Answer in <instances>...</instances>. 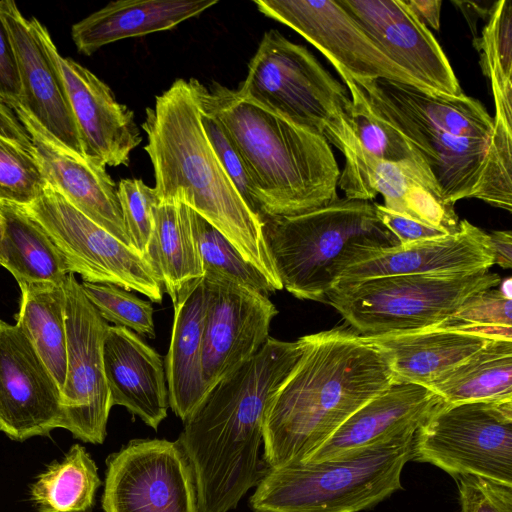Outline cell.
<instances>
[{"instance_id": "46", "label": "cell", "mask_w": 512, "mask_h": 512, "mask_svg": "<svg viewBox=\"0 0 512 512\" xmlns=\"http://www.w3.org/2000/svg\"><path fill=\"white\" fill-rule=\"evenodd\" d=\"M0 137L32 153L30 136L15 112L0 98Z\"/></svg>"}, {"instance_id": "37", "label": "cell", "mask_w": 512, "mask_h": 512, "mask_svg": "<svg viewBox=\"0 0 512 512\" xmlns=\"http://www.w3.org/2000/svg\"><path fill=\"white\" fill-rule=\"evenodd\" d=\"M81 287L102 318L148 338H155L154 309L131 291L114 284L83 281Z\"/></svg>"}, {"instance_id": "47", "label": "cell", "mask_w": 512, "mask_h": 512, "mask_svg": "<svg viewBox=\"0 0 512 512\" xmlns=\"http://www.w3.org/2000/svg\"><path fill=\"white\" fill-rule=\"evenodd\" d=\"M403 2L422 23L439 30L441 0H403Z\"/></svg>"}, {"instance_id": "14", "label": "cell", "mask_w": 512, "mask_h": 512, "mask_svg": "<svg viewBox=\"0 0 512 512\" xmlns=\"http://www.w3.org/2000/svg\"><path fill=\"white\" fill-rule=\"evenodd\" d=\"M31 22L62 81L84 157L105 168L128 166L131 152L142 142L134 112L90 70L63 57L40 21L32 17Z\"/></svg>"}, {"instance_id": "42", "label": "cell", "mask_w": 512, "mask_h": 512, "mask_svg": "<svg viewBox=\"0 0 512 512\" xmlns=\"http://www.w3.org/2000/svg\"><path fill=\"white\" fill-rule=\"evenodd\" d=\"M202 125L207 138L229 178L249 208L259 216V205L245 165L221 124L201 110ZM260 218V217H259Z\"/></svg>"}, {"instance_id": "32", "label": "cell", "mask_w": 512, "mask_h": 512, "mask_svg": "<svg viewBox=\"0 0 512 512\" xmlns=\"http://www.w3.org/2000/svg\"><path fill=\"white\" fill-rule=\"evenodd\" d=\"M17 325L56 380L66 376V312L63 284H23Z\"/></svg>"}, {"instance_id": "6", "label": "cell", "mask_w": 512, "mask_h": 512, "mask_svg": "<svg viewBox=\"0 0 512 512\" xmlns=\"http://www.w3.org/2000/svg\"><path fill=\"white\" fill-rule=\"evenodd\" d=\"M415 434L316 462L266 468L249 499L254 512H360L402 489Z\"/></svg>"}, {"instance_id": "19", "label": "cell", "mask_w": 512, "mask_h": 512, "mask_svg": "<svg viewBox=\"0 0 512 512\" xmlns=\"http://www.w3.org/2000/svg\"><path fill=\"white\" fill-rule=\"evenodd\" d=\"M372 112L409 142L434 178L444 201L474 198L489 140L459 138L390 102L366 80H356Z\"/></svg>"}, {"instance_id": "12", "label": "cell", "mask_w": 512, "mask_h": 512, "mask_svg": "<svg viewBox=\"0 0 512 512\" xmlns=\"http://www.w3.org/2000/svg\"><path fill=\"white\" fill-rule=\"evenodd\" d=\"M323 135L344 156L338 186L345 198L371 201L380 194L389 210L451 233L458 231L460 220L454 205L443 200L430 172L369 154L354 134L351 115L341 117Z\"/></svg>"}, {"instance_id": "29", "label": "cell", "mask_w": 512, "mask_h": 512, "mask_svg": "<svg viewBox=\"0 0 512 512\" xmlns=\"http://www.w3.org/2000/svg\"><path fill=\"white\" fill-rule=\"evenodd\" d=\"M152 214L153 230L145 257L174 304L181 288L203 278L204 271L188 206L181 202H158Z\"/></svg>"}, {"instance_id": "23", "label": "cell", "mask_w": 512, "mask_h": 512, "mask_svg": "<svg viewBox=\"0 0 512 512\" xmlns=\"http://www.w3.org/2000/svg\"><path fill=\"white\" fill-rule=\"evenodd\" d=\"M444 400L429 388L394 382L354 412L308 459L316 462L415 434Z\"/></svg>"}, {"instance_id": "20", "label": "cell", "mask_w": 512, "mask_h": 512, "mask_svg": "<svg viewBox=\"0 0 512 512\" xmlns=\"http://www.w3.org/2000/svg\"><path fill=\"white\" fill-rule=\"evenodd\" d=\"M6 103L28 132L32 154L47 183L90 220L132 247L123 220L117 186L106 168L57 141L26 111L20 101Z\"/></svg>"}, {"instance_id": "26", "label": "cell", "mask_w": 512, "mask_h": 512, "mask_svg": "<svg viewBox=\"0 0 512 512\" xmlns=\"http://www.w3.org/2000/svg\"><path fill=\"white\" fill-rule=\"evenodd\" d=\"M173 305L174 320L164 369L169 407L184 422L207 394L202 363L203 278L186 283Z\"/></svg>"}, {"instance_id": "7", "label": "cell", "mask_w": 512, "mask_h": 512, "mask_svg": "<svg viewBox=\"0 0 512 512\" xmlns=\"http://www.w3.org/2000/svg\"><path fill=\"white\" fill-rule=\"evenodd\" d=\"M500 282L489 270L377 276L337 283L325 300L358 334L377 336L441 327Z\"/></svg>"}, {"instance_id": "17", "label": "cell", "mask_w": 512, "mask_h": 512, "mask_svg": "<svg viewBox=\"0 0 512 512\" xmlns=\"http://www.w3.org/2000/svg\"><path fill=\"white\" fill-rule=\"evenodd\" d=\"M336 1L420 89L447 97L464 95L435 37L403 0Z\"/></svg>"}, {"instance_id": "8", "label": "cell", "mask_w": 512, "mask_h": 512, "mask_svg": "<svg viewBox=\"0 0 512 512\" xmlns=\"http://www.w3.org/2000/svg\"><path fill=\"white\" fill-rule=\"evenodd\" d=\"M237 91L322 135L330 124L352 110L346 86L306 47L291 42L275 29L264 33Z\"/></svg>"}, {"instance_id": "40", "label": "cell", "mask_w": 512, "mask_h": 512, "mask_svg": "<svg viewBox=\"0 0 512 512\" xmlns=\"http://www.w3.org/2000/svg\"><path fill=\"white\" fill-rule=\"evenodd\" d=\"M117 190L131 246L145 257L153 230L152 209L158 203L156 192L136 178L120 180Z\"/></svg>"}, {"instance_id": "18", "label": "cell", "mask_w": 512, "mask_h": 512, "mask_svg": "<svg viewBox=\"0 0 512 512\" xmlns=\"http://www.w3.org/2000/svg\"><path fill=\"white\" fill-rule=\"evenodd\" d=\"M62 394L17 324L0 319V431L24 441L61 428Z\"/></svg>"}, {"instance_id": "31", "label": "cell", "mask_w": 512, "mask_h": 512, "mask_svg": "<svg viewBox=\"0 0 512 512\" xmlns=\"http://www.w3.org/2000/svg\"><path fill=\"white\" fill-rule=\"evenodd\" d=\"M390 102L443 129L452 136L489 140L494 120L483 104L465 94L447 97L386 79L366 80Z\"/></svg>"}, {"instance_id": "33", "label": "cell", "mask_w": 512, "mask_h": 512, "mask_svg": "<svg viewBox=\"0 0 512 512\" xmlns=\"http://www.w3.org/2000/svg\"><path fill=\"white\" fill-rule=\"evenodd\" d=\"M101 484L90 454L74 444L62 460L51 463L37 477L30 497L36 512H86L93 507Z\"/></svg>"}, {"instance_id": "35", "label": "cell", "mask_w": 512, "mask_h": 512, "mask_svg": "<svg viewBox=\"0 0 512 512\" xmlns=\"http://www.w3.org/2000/svg\"><path fill=\"white\" fill-rule=\"evenodd\" d=\"M334 68L349 91L352 128L360 145L381 161L411 164L429 171L401 133L372 112L354 79L344 70Z\"/></svg>"}, {"instance_id": "24", "label": "cell", "mask_w": 512, "mask_h": 512, "mask_svg": "<svg viewBox=\"0 0 512 512\" xmlns=\"http://www.w3.org/2000/svg\"><path fill=\"white\" fill-rule=\"evenodd\" d=\"M103 365L112 406L125 407L157 430L169 408L161 356L135 332L109 325L103 342Z\"/></svg>"}, {"instance_id": "25", "label": "cell", "mask_w": 512, "mask_h": 512, "mask_svg": "<svg viewBox=\"0 0 512 512\" xmlns=\"http://www.w3.org/2000/svg\"><path fill=\"white\" fill-rule=\"evenodd\" d=\"M366 337L388 356L395 382L427 387L492 339H512V332L436 327Z\"/></svg>"}, {"instance_id": "43", "label": "cell", "mask_w": 512, "mask_h": 512, "mask_svg": "<svg viewBox=\"0 0 512 512\" xmlns=\"http://www.w3.org/2000/svg\"><path fill=\"white\" fill-rule=\"evenodd\" d=\"M455 479L460 512H512V485L473 475Z\"/></svg>"}, {"instance_id": "3", "label": "cell", "mask_w": 512, "mask_h": 512, "mask_svg": "<svg viewBox=\"0 0 512 512\" xmlns=\"http://www.w3.org/2000/svg\"><path fill=\"white\" fill-rule=\"evenodd\" d=\"M144 150L153 166L158 202H181L220 231L277 290L262 223L235 187L210 144L188 81L175 80L146 108Z\"/></svg>"}, {"instance_id": "44", "label": "cell", "mask_w": 512, "mask_h": 512, "mask_svg": "<svg viewBox=\"0 0 512 512\" xmlns=\"http://www.w3.org/2000/svg\"><path fill=\"white\" fill-rule=\"evenodd\" d=\"M375 212L380 222L395 236L399 245L453 234L389 210L378 203H375Z\"/></svg>"}, {"instance_id": "48", "label": "cell", "mask_w": 512, "mask_h": 512, "mask_svg": "<svg viewBox=\"0 0 512 512\" xmlns=\"http://www.w3.org/2000/svg\"><path fill=\"white\" fill-rule=\"evenodd\" d=\"M494 255V264L503 269L512 267V233L508 231H492L488 234Z\"/></svg>"}, {"instance_id": "5", "label": "cell", "mask_w": 512, "mask_h": 512, "mask_svg": "<svg viewBox=\"0 0 512 512\" xmlns=\"http://www.w3.org/2000/svg\"><path fill=\"white\" fill-rule=\"evenodd\" d=\"M260 220L282 287L301 300L324 301L348 266L374 249L399 245L372 201L337 198L302 214Z\"/></svg>"}, {"instance_id": "28", "label": "cell", "mask_w": 512, "mask_h": 512, "mask_svg": "<svg viewBox=\"0 0 512 512\" xmlns=\"http://www.w3.org/2000/svg\"><path fill=\"white\" fill-rule=\"evenodd\" d=\"M0 215V265L18 285L63 284L69 269L40 225L23 207L11 203L0 202Z\"/></svg>"}, {"instance_id": "39", "label": "cell", "mask_w": 512, "mask_h": 512, "mask_svg": "<svg viewBox=\"0 0 512 512\" xmlns=\"http://www.w3.org/2000/svg\"><path fill=\"white\" fill-rule=\"evenodd\" d=\"M483 175L474 195L494 207L512 210V128L494 118Z\"/></svg>"}, {"instance_id": "2", "label": "cell", "mask_w": 512, "mask_h": 512, "mask_svg": "<svg viewBox=\"0 0 512 512\" xmlns=\"http://www.w3.org/2000/svg\"><path fill=\"white\" fill-rule=\"evenodd\" d=\"M303 338V354L266 412L265 468L305 461L395 382L388 356L366 336L334 328Z\"/></svg>"}, {"instance_id": "49", "label": "cell", "mask_w": 512, "mask_h": 512, "mask_svg": "<svg viewBox=\"0 0 512 512\" xmlns=\"http://www.w3.org/2000/svg\"><path fill=\"white\" fill-rule=\"evenodd\" d=\"M2 232H3V224H2V218H1V215H0V242H1V239H2Z\"/></svg>"}, {"instance_id": "21", "label": "cell", "mask_w": 512, "mask_h": 512, "mask_svg": "<svg viewBox=\"0 0 512 512\" xmlns=\"http://www.w3.org/2000/svg\"><path fill=\"white\" fill-rule=\"evenodd\" d=\"M0 14L17 60L21 84L19 101L57 141L84 156L62 81L31 19L25 18L12 0H0Z\"/></svg>"}, {"instance_id": "1", "label": "cell", "mask_w": 512, "mask_h": 512, "mask_svg": "<svg viewBox=\"0 0 512 512\" xmlns=\"http://www.w3.org/2000/svg\"><path fill=\"white\" fill-rule=\"evenodd\" d=\"M304 338L268 337L219 380L183 422L178 438L191 466L200 512H229L265 473L259 458L269 404L299 362Z\"/></svg>"}, {"instance_id": "30", "label": "cell", "mask_w": 512, "mask_h": 512, "mask_svg": "<svg viewBox=\"0 0 512 512\" xmlns=\"http://www.w3.org/2000/svg\"><path fill=\"white\" fill-rule=\"evenodd\" d=\"M427 388L448 404L512 400V339H492Z\"/></svg>"}, {"instance_id": "34", "label": "cell", "mask_w": 512, "mask_h": 512, "mask_svg": "<svg viewBox=\"0 0 512 512\" xmlns=\"http://www.w3.org/2000/svg\"><path fill=\"white\" fill-rule=\"evenodd\" d=\"M488 17L475 46L483 74L491 83L495 118L512 127V1L494 2Z\"/></svg>"}, {"instance_id": "45", "label": "cell", "mask_w": 512, "mask_h": 512, "mask_svg": "<svg viewBox=\"0 0 512 512\" xmlns=\"http://www.w3.org/2000/svg\"><path fill=\"white\" fill-rule=\"evenodd\" d=\"M0 98L19 101L21 84L15 52L5 22L0 14Z\"/></svg>"}, {"instance_id": "36", "label": "cell", "mask_w": 512, "mask_h": 512, "mask_svg": "<svg viewBox=\"0 0 512 512\" xmlns=\"http://www.w3.org/2000/svg\"><path fill=\"white\" fill-rule=\"evenodd\" d=\"M188 213L204 274L222 275L265 295L276 291L220 231L190 207Z\"/></svg>"}, {"instance_id": "22", "label": "cell", "mask_w": 512, "mask_h": 512, "mask_svg": "<svg viewBox=\"0 0 512 512\" xmlns=\"http://www.w3.org/2000/svg\"><path fill=\"white\" fill-rule=\"evenodd\" d=\"M493 264L488 233L460 220L453 234L370 251L348 266L337 283L388 275L474 273Z\"/></svg>"}, {"instance_id": "10", "label": "cell", "mask_w": 512, "mask_h": 512, "mask_svg": "<svg viewBox=\"0 0 512 512\" xmlns=\"http://www.w3.org/2000/svg\"><path fill=\"white\" fill-rule=\"evenodd\" d=\"M23 209L46 232L69 272L90 283L114 284L162 302V283L147 259L71 205L47 183Z\"/></svg>"}, {"instance_id": "38", "label": "cell", "mask_w": 512, "mask_h": 512, "mask_svg": "<svg viewBox=\"0 0 512 512\" xmlns=\"http://www.w3.org/2000/svg\"><path fill=\"white\" fill-rule=\"evenodd\" d=\"M46 185L33 154L0 137V202L25 207L42 194Z\"/></svg>"}, {"instance_id": "15", "label": "cell", "mask_w": 512, "mask_h": 512, "mask_svg": "<svg viewBox=\"0 0 512 512\" xmlns=\"http://www.w3.org/2000/svg\"><path fill=\"white\" fill-rule=\"evenodd\" d=\"M203 375L208 391L250 359L278 314L268 296L219 274H204Z\"/></svg>"}, {"instance_id": "41", "label": "cell", "mask_w": 512, "mask_h": 512, "mask_svg": "<svg viewBox=\"0 0 512 512\" xmlns=\"http://www.w3.org/2000/svg\"><path fill=\"white\" fill-rule=\"evenodd\" d=\"M441 327L512 332V298L498 287L475 296Z\"/></svg>"}, {"instance_id": "9", "label": "cell", "mask_w": 512, "mask_h": 512, "mask_svg": "<svg viewBox=\"0 0 512 512\" xmlns=\"http://www.w3.org/2000/svg\"><path fill=\"white\" fill-rule=\"evenodd\" d=\"M411 460L512 485V400L444 401L416 431Z\"/></svg>"}, {"instance_id": "4", "label": "cell", "mask_w": 512, "mask_h": 512, "mask_svg": "<svg viewBox=\"0 0 512 512\" xmlns=\"http://www.w3.org/2000/svg\"><path fill=\"white\" fill-rule=\"evenodd\" d=\"M200 109L222 126L256 193L259 217L302 214L335 201L340 176L326 138L217 82L191 78Z\"/></svg>"}, {"instance_id": "27", "label": "cell", "mask_w": 512, "mask_h": 512, "mask_svg": "<svg viewBox=\"0 0 512 512\" xmlns=\"http://www.w3.org/2000/svg\"><path fill=\"white\" fill-rule=\"evenodd\" d=\"M217 3V0L113 1L75 23L71 35L78 51L89 56L122 39L172 29Z\"/></svg>"}, {"instance_id": "11", "label": "cell", "mask_w": 512, "mask_h": 512, "mask_svg": "<svg viewBox=\"0 0 512 512\" xmlns=\"http://www.w3.org/2000/svg\"><path fill=\"white\" fill-rule=\"evenodd\" d=\"M66 312V376L61 428L87 443L102 444L112 403L103 365L109 325L70 273L63 282Z\"/></svg>"}, {"instance_id": "13", "label": "cell", "mask_w": 512, "mask_h": 512, "mask_svg": "<svg viewBox=\"0 0 512 512\" xmlns=\"http://www.w3.org/2000/svg\"><path fill=\"white\" fill-rule=\"evenodd\" d=\"M104 512H200L178 441L133 439L106 460Z\"/></svg>"}, {"instance_id": "16", "label": "cell", "mask_w": 512, "mask_h": 512, "mask_svg": "<svg viewBox=\"0 0 512 512\" xmlns=\"http://www.w3.org/2000/svg\"><path fill=\"white\" fill-rule=\"evenodd\" d=\"M253 3L265 16L295 30L334 67L344 70L353 79H386L419 88L336 0H257Z\"/></svg>"}]
</instances>
